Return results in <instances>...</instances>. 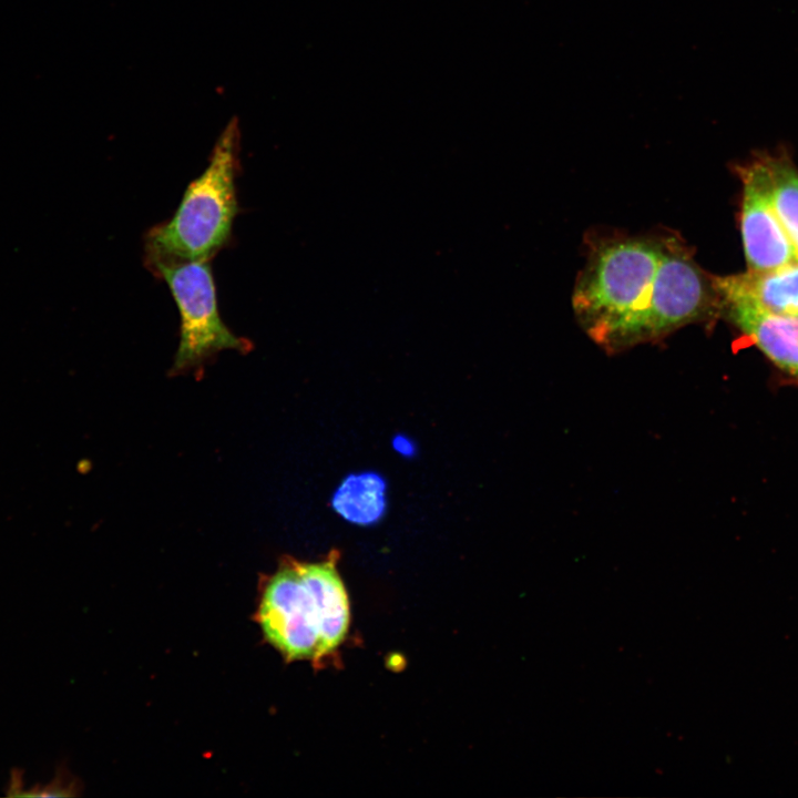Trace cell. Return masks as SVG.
<instances>
[{"label":"cell","instance_id":"1","mask_svg":"<svg viewBox=\"0 0 798 798\" xmlns=\"http://www.w3.org/2000/svg\"><path fill=\"white\" fill-rule=\"evenodd\" d=\"M572 307L585 334L611 354L720 318L713 276L672 232L591 238Z\"/></svg>","mask_w":798,"mask_h":798},{"label":"cell","instance_id":"2","mask_svg":"<svg viewBox=\"0 0 798 798\" xmlns=\"http://www.w3.org/2000/svg\"><path fill=\"white\" fill-rule=\"evenodd\" d=\"M337 555L290 561L264 586L257 621L266 640L287 659L321 661L346 638L350 610Z\"/></svg>","mask_w":798,"mask_h":798},{"label":"cell","instance_id":"3","mask_svg":"<svg viewBox=\"0 0 798 798\" xmlns=\"http://www.w3.org/2000/svg\"><path fill=\"white\" fill-rule=\"evenodd\" d=\"M241 131L233 117L219 134L205 171L192 181L174 215L144 235V264L211 262L232 236L238 213L235 180Z\"/></svg>","mask_w":798,"mask_h":798},{"label":"cell","instance_id":"4","mask_svg":"<svg viewBox=\"0 0 798 798\" xmlns=\"http://www.w3.org/2000/svg\"><path fill=\"white\" fill-rule=\"evenodd\" d=\"M147 268L166 283L180 311L175 371L202 364L222 350L249 349V341L236 336L219 315L211 262L158 263Z\"/></svg>","mask_w":798,"mask_h":798},{"label":"cell","instance_id":"5","mask_svg":"<svg viewBox=\"0 0 798 798\" xmlns=\"http://www.w3.org/2000/svg\"><path fill=\"white\" fill-rule=\"evenodd\" d=\"M741 181L739 229L747 269L766 270L798 260L769 194L766 166L759 157L737 167Z\"/></svg>","mask_w":798,"mask_h":798},{"label":"cell","instance_id":"6","mask_svg":"<svg viewBox=\"0 0 798 798\" xmlns=\"http://www.w3.org/2000/svg\"><path fill=\"white\" fill-rule=\"evenodd\" d=\"M713 283L719 303L798 318V260L766 270L713 276Z\"/></svg>","mask_w":798,"mask_h":798},{"label":"cell","instance_id":"7","mask_svg":"<svg viewBox=\"0 0 798 798\" xmlns=\"http://www.w3.org/2000/svg\"><path fill=\"white\" fill-rule=\"evenodd\" d=\"M719 313L780 371L798 380V318L732 303H719Z\"/></svg>","mask_w":798,"mask_h":798},{"label":"cell","instance_id":"8","mask_svg":"<svg viewBox=\"0 0 798 798\" xmlns=\"http://www.w3.org/2000/svg\"><path fill=\"white\" fill-rule=\"evenodd\" d=\"M776 215L798 253V168L786 155L761 156Z\"/></svg>","mask_w":798,"mask_h":798},{"label":"cell","instance_id":"9","mask_svg":"<svg viewBox=\"0 0 798 798\" xmlns=\"http://www.w3.org/2000/svg\"><path fill=\"white\" fill-rule=\"evenodd\" d=\"M334 504L350 521L372 522L383 510V482L374 474L348 478L336 493Z\"/></svg>","mask_w":798,"mask_h":798}]
</instances>
